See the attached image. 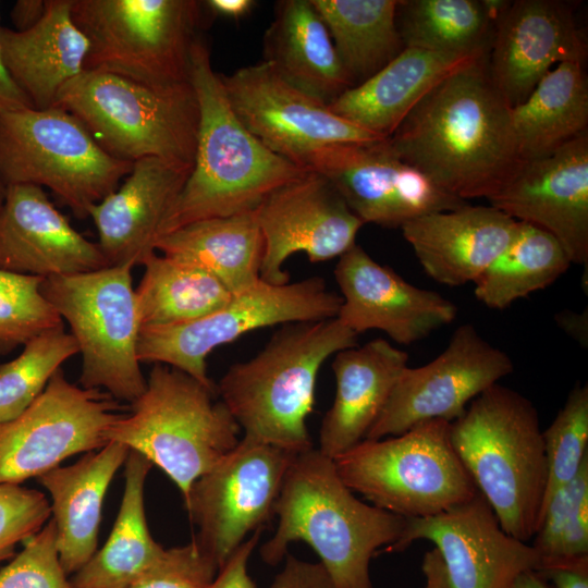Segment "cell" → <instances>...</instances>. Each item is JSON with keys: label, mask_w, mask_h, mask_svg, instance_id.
Here are the masks:
<instances>
[{"label": "cell", "mask_w": 588, "mask_h": 588, "mask_svg": "<svg viewBox=\"0 0 588 588\" xmlns=\"http://www.w3.org/2000/svg\"><path fill=\"white\" fill-rule=\"evenodd\" d=\"M388 143L403 161L464 201L489 199L520 161L511 107L492 83L488 54L434 86Z\"/></svg>", "instance_id": "cell-1"}, {"label": "cell", "mask_w": 588, "mask_h": 588, "mask_svg": "<svg viewBox=\"0 0 588 588\" xmlns=\"http://www.w3.org/2000/svg\"><path fill=\"white\" fill-rule=\"evenodd\" d=\"M274 515L277 530L260 548L264 562L278 565L291 542L304 541L338 588H372L371 558L391 547L406 524V518L357 499L333 460L314 448L293 460Z\"/></svg>", "instance_id": "cell-2"}, {"label": "cell", "mask_w": 588, "mask_h": 588, "mask_svg": "<svg viewBox=\"0 0 588 588\" xmlns=\"http://www.w3.org/2000/svg\"><path fill=\"white\" fill-rule=\"evenodd\" d=\"M189 81L199 107L195 160L158 238L195 221L254 211L271 192L307 171L270 150L240 121L199 36L192 47Z\"/></svg>", "instance_id": "cell-3"}, {"label": "cell", "mask_w": 588, "mask_h": 588, "mask_svg": "<svg viewBox=\"0 0 588 588\" xmlns=\"http://www.w3.org/2000/svg\"><path fill=\"white\" fill-rule=\"evenodd\" d=\"M357 338L338 318L283 324L255 356L226 370L217 394L243 437L296 454L309 450L306 419L318 372Z\"/></svg>", "instance_id": "cell-4"}, {"label": "cell", "mask_w": 588, "mask_h": 588, "mask_svg": "<svg viewBox=\"0 0 588 588\" xmlns=\"http://www.w3.org/2000/svg\"><path fill=\"white\" fill-rule=\"evenodd\" d=\"M538 412L500 383L475 397L450 424L452 446L501 527L524 542L540 522L548 469Z\"/></svg>", "instance_id": "cell-5"}, {"label": "cell", "mask_w": 588, "mask_h": 588, "mask_svg": "<svg viewBox=\"0 0 588 588\" xmlns=\"http://www.w3.org/2000/svg\"><path fill=\"white\" fill-rule=\"evenodd\" d=\"M217 396V388L155 364L145 391L111 427L108 441L145 456L185 499L192 485L240 441L238 424Z\"/></svg>", "instance_id": "cell-6"}, {"label": "cell", "mask_w": 588, "mask_h": 588, "mask_svg": "<svg viewBox=\"0 0 588 588\" xmlns=\"http://www.w3.org/2000/svg\"><path fill=\"white\" fill-rule=\"evenodd\" d=\"M53 106L77 118L114 158L194 164L199 107L191 81L148 86L84 70L60 89Z\"/></svg>", "instance_id": "cell-7"}, {"label": "cell", "mask_w": 588, "mask_h": 588, "mask_svg": "<svg viewBox=\"0 0 588 588\" xmlns=\"http://www.w3.org/2000/svg\"><path fill=\"white\" fill-rule=\"evenodd\" d=\"M449 421L437 419L332 458L341 480L372 505L404 518L444 513L479 491L456 455Z\"/></svg>", "instance_id": "cell-8"}, {"label": "cell", "mask_w": 588, "mask_h": 588, "mask_svg": "<svg viewBox=\"0 0 588 588\" xmlns=\"http://www.w3.org/2000/svg\"><path fill=\"white\" fill-rule=\"evenodd\" d=\"M204 9L196 0H72L89 45L84 70L148 86L189 82Z\"/></svg>", "instance_id": "cell-9"}, {"label": "cell", "mask_w": 588, "mask_h": 588, "mask_svg": "<svg viewBox=\"0 0 588 588\" xmlns=\"http://www.w3.org/2000/svg\"><path fill=\"white\" fill-rule=\"evenodd\" d=\"M132 166L109 155L61 108L0 113V175L5 185L47 187L79 218L88 217Z\"/></svg>", "instance_id": "cell-10"}, {"label": "cell", "mask_w": 588, "mask_h": 588, "mask_svg": "<svg viewBox=\"0 0 588 588\" xmlns=\"http://www.w3.org/2000/svg\"><path fill=\"white\" fill-rule=\"evenodd\" d=\"M131 266L45 278L40 291L65 320L82 355L79 384L132 403L146 389L137 357L142 328Z\"/></svg>", "instance_id": "cell-11"}, {"label": "cell", "mask_w": 588, "mask_h": 588, "mask_svg": "<svg viewBox=\"0 0 588 588\" xmlns=\"http://www.w3.org/2000/svg\"><path fill=\"white\" fill-rule=\"evenodd\" d=\"M341 302L320 277L284 284L259 279L201 318L174 326L142 327L137 357L140 363L171 366L217 388L207 370V357L216 347L256 329L336 318Z\"/></svg>", "instance_id": "cell-12"}, {"label": "cell", "mask_w": 588, "mask_h": 588, "mask_svg": "<svg viewBox=\"0 0 588 588\" xmlns=\"http://www.w3.org/2000/svg\"><path fill=\"white\" fill-rule=\"evenodd\" d=\"M124 415L108 392L78 387L60 368L19 417L0 424V483L21 485L72 455L101 449Z\"/></svg>", "instance_id": "cell-13"}, {"label": "cell", "mask_w": 588, "mask_h": 588, "mask_svg": "<svg viewBox=\"0 0 588 588\" xmlns=\"http://www.w3.org/2000/svg\"><path fill=\"white\" fill-rule=\"evenodd\" d=\"M297 454L243 437L201 475L184 499L198 527L197 543L219 568L272 515L285 475Z\"/></svg>", "instance_id": "cell-14"}, {"label": "cell", "mask_w": 588, "mask_h": 588, "mask_svg": "<svg viewBox=\"0 0 588 588\" xmlns=\"http://www.w3.org/2000/svg\"><path fill=\"white\" fill-rule=\"evenodd\" d=\"M514 370L511 357L471 323L455 329L448 346L419 367L406 366L365 439L401 434L430 421H454L468 404Z\"/></svg>", "instance_id": "cell-15"}, {"label": "cell", "mask_w": 588, "mask_h": 588, "mask_svg": "<svg viewBox=\"0 0 588 588\" xmlns=\"http://www.w3.org/2000/svg\"><path fill=\"white\" fill-rule=\"evenodd\" d=\"M302 168L327 177L364 224L402 228L419 217L467 204L403 161L388 138L327 146L307 157Z\"/></svg>", "instance_id": "cell-16"}, {"label": "cell", "mask_w": 588, "mask_h": 588, "mask_svg": "<svg viewBox=\"0 0 588 588\" xmlns=\"http://www.w3.org/2000/svg\"><path fill=\"white\" fill-rule=\"evenodd\" d=\"M219 76L244 126L270 150L299 167L327 146L384 138L336 115L329 105L285 82L265 61Z\"/></svg>", "instance_id": "cell-17"}, {"label": "cell", "mask_w": 588, "mask_h": 588, "mask_svg": "<svg viewBox=\"0 0 588 588\" xmlns=\"http://www.w3.org/2000/svg\"><path fill=\"white\" fill-rule=\"evenodd\" d=\"M255 215L264 238L260 279L272 284L289 282L283 265L293 254L311 262L341 257L364 225L334 185L310 170L266 196Z\"/></svg>", "instance_id": "cell-18"}, {"label": "cell", "mask_w": 588, "mask_h": 588, "mask_svg": "<svg viewBox=\"0 0 588 588\" xmlns=\"http://www.w3.org/2000/svg\"><path fill=\"white\" fill-rule=\"evenodd\" d=\"M418 540L434 544L451 588H512L520 574L541 563L529 542L503 530L479 492L444 513L406 518L400 538L384 551L401 552Z\"/></svg>", "instance_id": "cell-19"}, {"label": "cell", "mask_w": 588, "mask_h": 588, "mask_svg": "<svg viewBox=\"0 0 588 588\" xmlns=\"http://www.w3.org/2000/svg\"><path fill=\"white\" fill-rule=\"evenodd\" d=\"M552 235L572 264H588V132L549 155L520 160L489 199Z\"/></svg>", "instance_id": "cell-20"}, {"label": "cell", "mask_w": 588, "mask_h": 588, "mask_svg": "<svg viewBox=\"0 0 588 588\" xmlns=\"http://www.w3.org/2000/svg\"><path fill=\"white\" fill-rule=\"evenodd\" d=\"M334 278L342 299L336 318L357 335L379 330L395 343L409 345L457 315L452 301L413 285L357 244L339 257Z\"/></svg>", "instance_id": "cell-21"}, {"label": "cell", "mask_w": 588, "mask_h": 588, "mask_svg": "<svg viewBox=\"0 0 588 588\" xmlns=\"http://www.w3.org/2000/svg\"><path fill=\"white\" fill-rule=\"evenodd\" d=\"M573 8L560 0H516L497 20L488 70L511 108L522 103L555 64L585 63L587 45Z\"/></svg>", "instance_id": "cell-22"}, {"label": "cell", "mask_w": 588, "mask_h": 588, "mask_svg": "<svg viewBox=\"0 0 588 588\" xmlns=\"http://www.w3.org/2000/svg\"><path fill=\"white\" fill-rule=\"evenodd\" d=\"M109 267L99 245L78 233L35 185H8L0 208V269L49 278Z\"/></svg>", "instance_id": "cell-23"}, {"label": "cell", "mask_w": 588, "mask_h": 588, "mask_svg": "<svg viewBox=\"0 0 588 588\" xmlns=\"http://www.w3.org/2000/svg\"><path fill=\"white\" fill-rule=\"evenodd\" d=\"M192 168L154 157L136 160L120 185L88 210L109 266H144L157 253L161 223Z\"/></svg>", "instance_id": "cell-24"}, {"label": "cell", "mask_w": 588, "mask_h": 588, "mask_svg": "<svg viewBox=\"0 0 588 588\" xmlns=\"http://www.w3.org/2000/svg\"><path fill=\"white\" fill-rule=\"evenodd\" d=\"M519 222L490 206L432 212L401 230L425 272L448 286L473 282L515 236Z\"/></svg>", "instance_id": "cell-25"}, {"label": "cell", "mask_w": 588, "mask_h": 588, "mask_svg": "<svg viewBox=\"0 0 588 588\" xmlns=\"http://www.w3.org/2000/svg\"><path fill=\"white\" fill-rule=\"evenodd\" d=\"M408 354L384 339L335 353V396L319 430V451L334 458L364 440L407 366Z\"/></svg>", "instance_id": "cell-26"}, {"label": "cell", "mask_w": 588, "mask_h": 588, "mask_svg": "<svg viewBox=\"0 0 588 588\" xmlns=\"http://www.w3.org/2000/svg\"><path fill=\"white\" fill-rule=\"evenodd\" d=\"M488 53L404 48L375 75L344 91L329 108L360 128L388 138L434 86Z\"/></svg>", "instance_id": "cell-27"}, {"label": "cell", "mask_w": 588, "mask_h": 588, "mask_svg": "<svg viewBox=\"0 0 588 588\" xmlns=\"http://www.w3.org/2000/svg\"><path fill=\"white\" fill-rule=\"evenodd\" d=\"M88 48L72 0H46L41 20L27 30L0 25L3 63L35 109L54 105L60 89L84 71Z\"/></svg>", "instance_id": "cell-28"}, {"label": "cell", "mask_w": 588, "mask_h": 588, "mask_svg": "<svg viewBox=\"0 0 588 588\" xmlns=\"http://www.w3.org/2000/svg\"><path fill=\"white\" fill-rule=\"evenodd\" d=\"M130 449L110 441L69 466H58L37 478L51 497V519L61 565L75 574L97 551L106 492L124 465Z\"/></svg>", "instance_id": "cell-29"}, {"label": "cell", "mask_w": 588, "mask_h": 588, "mask_svg": "<svg viewBox=\"0 0 588 588\" xmlns=\"http://www.w3.org/2000/svg\"><path fill=\"white\" fill-rule=\"evenodd\" d=\"M285 82L330 105L353 84L311 0H281L264 37V60Z\"/></svg>", "instance_id": "cell-30"}, {"label": "cell", "mask_w": 588, "mask_h": 588, "mask_svg": "<svg viewBox=\"0 0 588 588\" xmlns=\"http://www.w3.org/2000/svg\"><path fill=\"white\" fill-rule=\"evenodd\" d=\"M155 247L207 270L232 294L260 279L264 238L255 210L188 223L161 235Z\"/></svg>", "instance_id": "cell-31"}, {"label": "cell", "mask_w": 588, "mask_h": 588, "mask_svg": "<svg viewBox=\"0 0 588 588\" xmlns=\"http://www.w3.org/2000/svg\"><path fill=\"white\" fill-rule=\"evenodd\" d=\"M583 62L555 65L530 95L511 108L520 160L539 158L588 132V82Z\"/></svg>", "instance_id": "cell-32"}, {"label": "cell", "mask_w": 588, "mask_h": 588, "mask_svg": "<svg viewBox=\"0 0 588 588\" xmlns=\"http://www.w3.org/2000/svg\"><path fill=\"white\" fill-rule=\"evenodd\" d=\"M124 466V491L111 534L73 574L72 588H130L164 550L151 537L145 513V481L152 464L130 450Z\"/></svg>", "instance_id": "cell-33"}, {"label": "cell", "mask_w": 588, "mask_h": 588, "mask_svg": "<svg viewBox=\"0 0 588 588\" xmlns=\"http://www.w3.org/2000/svg\"><path fill=\"white\" fill-rule=\"evenodd\" d=\"M353 84H362L405 48L396 27L399 0H311Z\"/></svg>", "instance_id": "cell-34"}, {"label": "cell", "mask_w": 588, "mask_h": 588, "mask_svg": "<svg viewBox=\"0 0 588 588\" xmlns=\"http://www.w3.org/2000/svg\"><path fill=\"white\" fill-rule=\"evenodd\" d=\"M144 267L135 290L142 327L196 320L216 311L232 296L215 275L189 261L156 253Z\"/></svg>", "instance_id": "cell-35"}, {"label": "cell", "mask_w": 588, "mask_h": 588, "mask_svg": "<svg viewBox=\"0 0 588 588\" xmlns=\"http://www.w3.org/2000/svg\"><path fill=\"white\" fill-rule=\"evenodd\" d=\"M571 264L552 235L519 222L509 245L474 281V293L485 306L501 310L551 285Z\"/></svg>", "instance_id": "cell-36"}, {"label": "cell", "mask_w": 588, "mask_h": 588, "mask_svg": "<svg viewBox=\"0 0 588 588\" xmlns=\"http://www.w3.org/2000/svg\"><path fill=\"white\" fill-rule=\"evenodd\" d=\"M396 27L405 48L489 52L494 22L482 0H399Z\"/></svg>", "instance_id": "cell-37"}, {"label": "cell", "mask_w": 588, "mask_h": 588, "mask_svg": "<svg viewBox=\"0 0 588 588\" xmlns=\"http://www.w3.org/2000/svg\"><path fill=\"white\" fill-rule=\"evenodd\" d=\"M76 354V340L62 328L29 340L17 357L0 364V424L19 417L61 365Z\"/></svg>", "instance_id": "cell-38"}, {"label": "cell", "mask_w": 588, "mask_h": 588, "mask_svg": "<svg viewBox=\"0 0 588 588\" xmlns=\"http://www.w3.org/2000/svg\"><path fill=\"white\" fill-rule=\"evenodd\" d=\"M530 544L541 561L588 555V461L548 501Z\"/></svg>", "instance_id": "cell-39"}, {"label": "cell", "mask_w": 588, "mask_h": 588, "mask_svg": "<svg viewBox=\"0 0 588 588\" xmlns=\"http://www.w3.org/2000/svg\"><path fill=\"white\" fill-rule=\"evenodd\" d=\"M548 479L542 510L588 461V387L576 384L551 425L542 431ZM541 517V515H540Z\"/></svg>", "instance_id": "cell-40"}, {"label": "cell", "mask_w": 588, "mask_h": 588, "mask_svg": "<svg viewBox=\"0 0 588 588\" xmlns=\"http://www.w3.org/2000/svg\"><path fill=\"white\" fill-rule=\"evenodd\" d=\"M42 280L0 269V355L63 328V320L40 291Z\"/></svg>", "instance_id": "cell-41"}, {"label": "cell", "mask_w": 588, "mask_h": 588, "mask_svg": "<svg viewBox=\"0 0 588 588\" xmlns=\"http://www.w3.org/2000/svg\"><path fill=\"white\" fill-rule=\"evenodd\" d=\"M0 588H72L60 562L51 518L0 569Z\"/></svg>", "instance_id": "cell-42"}, {"label": "cell", "mask_w": 588, "mask_h": 588, "mask_svg": "<svg viewBox=\"0 0 588 588\" xmlns=\"http://www.w3.org/2000/svg\"><path fill=\"white\" fill-rule=\"evenodd\" d=\"M51 517L45 494L20 485L0 483V563L37 534Z\"/></svg>", "instance_id": "cell-43"}, {"label": "cell", "mask_w": 588, "mask_h": 588, "mask_svg": "<svg viewBox=\"0 0 588 588\" xmlns=\"http://www.w3.org/2000/svg\"><path fill=\"white\" fill-rule=\"evenodd\" d=\"M219 566L197 543L164 549L130 588H208Z\"/></svg>", "instance_id": "cell-44"}, {"label": "cell", "mask_w": 588, "mask_h": 588, "mask_svg": "<svg viewBox=\"0 0 588 588\" xmlns=\"http://www.w3.org/2000/svg\"><path fill=\"white\" fill-rule=\"evenodd\" d=\"M282 569L268 588H338L320 563H310L286 553Z\"/></svg>", "instance_id": "cell-45"}, {"label": "cell", "mask_w": 588, "mask_h": 588, "mask_svg": "<svg viewBox=\"0 0 588 588\" xmlns=\"http://www.w3.org/2000/svg\"><path fill=\"white\" fill-rule=\"evenodd\" d=\"M262 529V528H261ZM261 529H257L220 566L208 588H256L248 574V561L260 539Z\"/></svg>", "instance_id": "cell-46"}, {"label": "cell", "mask_w": 588, "mask_h": 588, "mask_svg": "<svg viewBox=\"0 0 588 588\" xmlns=\"http://www.w3.org/2000/svg\"><path fill=\"white\" fill-rule=\"evenodd\" d=\"M536 572L551 588H588V555L541 561Z\"/></svg>", "instance_id": "cell-47"}, {"label": "cell", "mask_w": 588, "mask_h": 588, "mask_svg": "<svg viewBox=\"0 0 588 588\" xmlns=\"http://www.w3.org/2000/svg\"><path fill=\"white\" fill-rule=\"evenodd\" d=\"M33 107L8 72L0 51V113Z\"/></svg>", "instance_id": "cell-48"}, {"label": "cell", "mask_w": 588, "mask_h": 588, "mask_svg": "<svg viewBox=\"0 0 588 588\" xmlns=\"http://www.w3.org/2000/svg\"><path fill=\"white\" fill-rule=\"evenodd\" d=\"M46 10V0H17L10 12L14 30L24 32L36 25Z\"/></svg>", "instance_id": "cell-49"}, {"label": "cell", "mask_w": 588, "mask_h": 588, "mask_svg": "<svg viewBox=\"0 0 588 588\" xmlns=\"http://www.w3.org/2000/svg\"><path fill=\"white\" fill-rule=\"evenodd\" d=\"M556 324L568 336L576 340L581 346L588 345V311L576 313L569 309L558 313L554 317Z\"/></svg>", "instance_id": "cell-50"}, {"label": "cell", "mask_w": 588, "mask_h": 588, "mask_svg": "<svg viewBox=\"0 0 588 588\" xmlns=\"http://www.w3.org/2000/svg\"><path fill=\"white\" fill-rule=\"evenodd\" d=\"M425 588H451L441 556L436 548L424 554L421 563Z\"/></svg>", "instance_id": "cell-51"}, {"label": "cell", "mask_w": 588, "mask_h": 588, "mask_svg": "<svg viewBox=\"0 0 588 588\" xmlns=\"http://www.w3.org/2000/svg\"><path fill=\"white\" fill-rule=\"evenodd\" d=\"M203 3L209 13L235 20L248 14L256 4L253 0H208Z\"/></svg>", "instance_id": "cell-52"}, {"label": "cell", "mask_w": 588, "mask_h": 588, "mask_svg": "<svg viewBox=\"0 0 588 588\" xmlns=\"http://www.w3.org/2000/svg\"><path fill=\"white\" fill-rule=\"evenodd\" d=\"M512 588H551L536 571H528L518 576Z\"/></svg>", "instance_id": "cell-53"}, {"label": "cell", "mask_w": 588, "mask_h": 588, "mask_svg": "<svg viewBox=\"0 0 588 588\" xmlns=\"http://www.w3.org/2000/svg\"><path fill=\"white\" fill-rule=\"evenodd\" d=\"M5 194H7V185L0 175V208L4 201Z\"/></svg>", "instance_id": "cell-54"}]
</instances>
